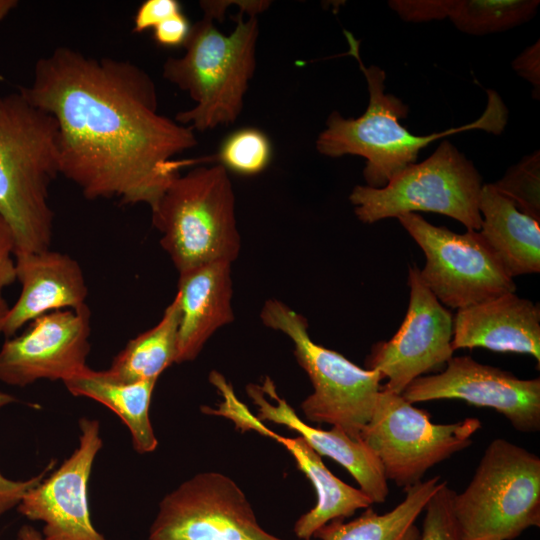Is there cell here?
Here are the masks:
<instances>
[{
	"mask_svg": "<svg viewBox=\"0 0 540 540\" xmlns=\"http://www.w3.org/2000/svg\"><path fill=\"white\" fill-rule=\"evenodd\" d=\"M19 90L56 120L60 175L87 199L152 209L184 168L215 160L176 158L197 145L195 131L159 112L153 79L130 61L60 46Z\"/></svg>",
	"mask_w": 540,
	"mask_h": 540,
	"instance_id": "1",
	"label": "cell"
},
{
	"mask_svg": "<svg viewBox=\"0 0 540 540\" xmlns=\"http://www.w3.org/2000/svg\"><path fill=\"white\" fill-rule=\"evenodd\" d=\"M59 158L54 117L20 90L0 95V215L13 231L15 254L49 249V188L60 175Z\"/></svg>",
	"mask_w": 540,
	"mask_h": 540,
	"instance_id": "2",
	"label": "cell"
},
{
	"mask_svg": "<svg viewBox=\"0 0 540 540\" xmlns=\"http://www.w3.org/2000/svg\"><path fill=\"white\" fill-rule=\"evenodd\" d=\"M240 9L230 34L217 29L208 15L191 26L181 57H169L162 76L186 92L195 105L177 113L175 120L194 131L234 123L256 68L259 25L256 16L244 19Z\"/></svg>",
	"mask_w": 540,
	"mask_h": 540,
	"instance_id": "3",
	"label": "cell"
},
{
	"mask_svg": "<svg viewBox=\"0 0 540 540\" xmlns=\"http://www.w3.org/2000/svg\"><path fill=\"white\" fill-rule=\"evenodd\" d=\"M344 34L349 54L356 59L366 79L369 103L358 118H344L338 111H333L316 140V149L327 157H363L366 160L363 169L366 186L384 187L416 161L422 148L439 138L469 129L498 133L505 125L499 108L492 110L489 107L478 120L468 125L425 136L412 134L400 123L408 116V106L385 91V71L376 65L366 67L360 57L359 41L346 30Z\"/></svg>",
	"mask_w": 540,
	"mask_h": 540,
	"instance_id": "4",
	"label": "cell"
},
{
	"mask_svg": "<svg viewBox=\"0 0 540 540\" xmlns=\"http://www.w3.org/2000/svg\"><path fill=\"white\" fill-rule=\"evenodd\" d=\"M151 212L160 244L179 273L237 259L241 239L235 195L228 171L220 163L200 165L177 176Z\"/></svg>",
	"mask_w": 540,
	"mask_h": 540,
	"instance_id": "5",
	"label": "cell"
},
{
	"mask_svg": "<svg viewBox=\"0 0 540 540\" xmlns=\"http://www.w3.org/2000/svg\"><path fill=\"white\" fill-rule=\"evenodd\" d=\"M452 511L463 540H514L540 527V458L497 438L485 449Z\"/></svg>",
	"mask_w": 540,
	"mask_h": 540,
	"instance_id": "6",
	"label": "cell"
},
{
	"mask_svg": "<svg viewBox=\"0 0 540 540\" xmlns=\"http://www.w3.org/2000/svg\"><path fill=\"white\" fill-rule=\"evenodd\" d=\"M264 326L285 334L307 373L313 392L302 403L306 420L328 423L355 439L370 421L383 380L377 370L361 368L340 353L315 343L304 316L280 300H267L260 312Z\"/></svg>",
	"mask_w": 540,
	"mask_h": 540,
	"instance_id": "7",
	"label": "cell"
},
{
	"mask_svg": "<svg viewBox=\"0 0 540 540\" xmlns=\"http://www.w3.org/2000/svg\"><path fill=\"white\" fill-rule=\"evenodd\" d=\"M482 186L473 163L443 140L426 160L407 166L384 187L355 186L349 200L357 218L367 224L424 211L449 216L467 230L479 231Z\"/></svg>",
	"mask_w": 540,
	"mask_h": 540,
	"instance_id": "8",
	"label": "cell"
},
{
	"mask_svg": "<svg viewBox=\"0 0 540 540\" xmlns=\"http://www.w3.org/2000/svg\"><path fill=\"white\" fill-rule=\"evenodd\" d=\"M481 426L474 417L433 423L427 411L401 394L381 389L359 439L378 458L387 481L406 489L421 482L430 468L471 445Z\"/></svg>",
	"mask_w": 540,
	"mask_h": 540,
	"instance_id": "9",
	"label": "cell"
},
{
	"mask_svg": "<svg viewBox=\"0 0 540 540\" xmlns=\"http://www.w3.org/2000/svg\"><path fill=\"white\" fill-rule=\"evenodd\" d=\"M397 219L423 250L426 262L420 277L441 304L459 310L515 292L513 278L478 231L455 233L418 213Z\"/></svg>",
	"mask_w": 540,
	"mask_h": 540,
	"instance_id": "10",
	"label": "cell"
},
{
	"mask_svg": "<svg viewBox=\"0 0 540 540\" xmlns=\"http://www.w3.org/2000/svg\"><path fill=\"white\" fill-rule=\"evenodd\" d=\"M148 540H285L267 532L228 476L201 472L163 497ZM312 540V539H310Z\"/></svg>",
	"mask_w": 540,
	"mask_h": 540,
	"instance_id": "11",
	"label": "cell"
},
{
	"mask_svg": "<svg viewBox=\"0 0 540 540\" xmlns=\"http://www.w3.org/2000/svg\"><path fill=\"white\" fill-rule=\"evenodd\" d=\"M410 298L405 318L392 338L375 343L367 369L387 379L382 390L402 394L416 378L436 371L452 357L453 317L426 287L420 269L410 267Z\"/></svg>",
	"mask_w": 540,
	"mask_h": 540,
	"instance_id": "12",
	"label": "cell"
},
{
	"mask_svg": "<svg viewBox=\"0 0 540 540\" xmlns=\"http://www.w3.org/2000/svg\"><path fill=\"white\" fill-rule=\"evenodd\" d=\"M401 395L412 404L440 399L463 400L496 410L519 432L540 430L539 377L520 379L470 356L452 357L445 370L416 378Z\"/></svg>",
	"mask_w": 540,
	"mask_h": 540,
	"instance_id": "13",
	"label": "cell"
},
{
	"mask_svg": "<svg viewBox=\"0 0 540 540\" xmlns=\"http://www.w3.org/2000/svg\"><path fill=\"white\" fill-rule=\"evenodd\" d=\"M79 443L60 467L52 470L23 496L17 511L43 523L44 540H109L93 525L88 505V482L103 447L100 423L82 417Z\"/></svg>",
	"mask_w": 540,
	"mask_h": 540,
	"instance_id": "14",
	"label": "cell"
},
{
	"mask_svg": "<svg viewBox=\"0 0 540 540\" xmlns=\"http://www.w3.org/2000/svg\"><path fill=\"white\" fill-rule=\"evenodd\" d=\"M0 349V382L25 387L41 379L65 382L88 366L90 311L46 313Z\"/></svg>",
	"mask_w": 540,
	"mask_h": 540,
	"instance_id": "15",
	"label": "cell"
},
{
	"mask_svg": "<svg viewBox=\"0 0 540 540\" xmlns=\"http://www.w3.org/2000/svg\"><path fill=\"white\" fill-rule=\"evenodd\" d=\"M246 393L257 406V418L283 425L298 433L321 457L326 456L343 466L355 479L373 504L386 501L389 488L382 466L374 453L360 440L332 426L323 430L305 423L279 396L273 380L266 376L261 385L250 383Z\"/></svg>",
	"mask_w": 540,
	"mask_h": 540,
	"instance_id": "16",
	"label": "cell"
},
{
	"mask_svg": "<svg viewBox=\"0 0 540 540\" xmlns=\"http://www.w3.org/2000/svg\"><path fill=\"white\" fill-rule=\"evenodd\" d=\"M15 271L22 289L2 325L1 334L7 338L46 313L87 306L82 269L68 254L50 249L16 253Z\"/></svg>",
	"mask_w": 540,
	"mask_h": 540,
	"instance_id": "17",
	"label": "cell"
},
{
	"mask_svg": "<svg viewBox=\"0 0 540 540\" xmlns=\"http://www.w3.org/2000/svg\"><path fill=\"white\" fill-rule=\"evenodd\" d=\"M453 350L481 347L531 355L540 365V308L514 293L457 310Z\"/></svg>",
	"mask_w": 540,
	"mask_h": 540,
	"instance_id": "18",
	"label": "cell"
},
{
	"mask_svg": "<svg viewBox=\"0 0 540 540\" xmlns=\"http://www.w3.org/2000/svg\"><path fill=\"white\" fill-rule=\"evenodd\" d=\"M231 263H208L179 273L176 363L194 360L208 339L234 320Z\"/></svg>",
	"mask_w": 540,
	"mask_h": 540,
	"instance_id": "19",
	"label": "cell"
},
{
	"mask_svg": "<svg viewBox=\"0 0 540 540\" xmlns=\"http://www.w3.org/2000/svg\"><path fill=\"white\" fill-rule=\"evenodd\" d=\"M240 430L256 431L281 443L295 460L297 468L313 485L317 501L313 508L302 514L294 524L293 532L299 540H310L323 525L335 519H347L359 509L373 504L359 488H354L336 477L323 463L322 457L301 437L281 436L260 421L251 412L240 423Z\"/></svg>",
	"mask_w": 540,
	"mask_h": 540,
	"instance_id": "20",
	"label": "cell"
},
{
	"mask_svg": "<svg viewBox=\"0 0 540 540\" xmlns=\"http://www.w3.org/2000/svg\"><path fill=\"white\" fill-rule=\"evenodd\" d=\"M478 231L511 278L540 271V222L522 213L492 183L479 198Z\"/></svg>",
	"mask_w": 540,
	"mask_h": 540,
	"instance_id": "21",
	"label": "cell"
},
{
	"mask_svg": "<svg viewBox=\"0 0 540 540\" xmlns=\"http://www.w3.org/2000/svg\"><path fill=\"white\" fill-rule=\"evenodd\" d=\"M156 382H120L108 377L104 371L87 367L63 383L72 395L90 398L112 410L128 428L133 449L146 454L158 446L149 414Z\"/></svg>",
	"mask_w": 540,
	"mask_h": 540,
	"instance_id": "22",
	"label": "cell"
},
{
	"mask_svg": "<svg viewBox=\"0 0 540 540\" xmlns=\"http://www.w3.org/2000/svg\"><path fill=\"white\" fill-rule=\"evenodd\" d=\"M445 480L434 476L406 489L404 499L390 511L378 514L371 507L357 518L335 519L313 535L318 540H419L416 520Z\"/></svg>",
	"mask_w": 540,
	"mask_h": 540,
	"instance_id": "23",
	"label": "cell"
},
{
	"mask_svg": "<svg viewBox=\"0 0 540 540\" xmlns=\"http://www.w3.org/2000/svg\"><path fill=\"white\" fill-rule=\"evenodd\" d=\"M178 327L179 303L174 296L159 322L131 339L104 370L105 374L125 383L158 380L166 368L176 363Z\"/></svg>",
	"mask_w": 540,
	"mask_h": 540,
	"instance_id": "24",
	"label": "cell"
},
{
	"mask_svg": "<svg viewBox=\"0 0 540 540\" xmlns=\"http://www.w3.org/2000/svg\"><path fill=\"white\" fill-rule=\"evenodd\" d=\"M539 0H450L447 18L470 35L511 29L532 19Z\"/></svg>",
	"mask_w": 540,
	"mask_h": 540,
	"instance_id": "25",
	"label": "cell"
},
{
	"mask_svg": "<svg viewBox=\"0 0 540 540\" xmlns=\"http://www.w3.org/2000/svg\"><path fill=\"white\" fill-rule=\"evenodd\" d=\"M227 170L240 175H256L269 165L272 145L268 136L257 128H241L229 134L215 155Z\"/></svg>",
	"mask_w": 540,
	"mask_h": 540,
	"instance_id": "26",
	"label": "cell"
},
{
	"mask_svg": "<svg viewBox=\"0 0 540 540\" xmlns=\"http://www.w3.org/2000/svg\"><path fill=\"white\" fill-rule=\"evenodd\" d=\"M493 186L522 213L540 222V154L535 151L511 166Z\"/></svg>",
	"mask_w": 540,
	"mask_h": 540,
	"instance_id": "27",
	"label": "cell"
},
{
	"mask_svg": "<svg viewBox=\"0 0 540 540\" xmlns=\"http://www.w3.org/2000/svg\"><path fill=\"white\" fill-rule=\"evenodd\" d=\"M453 490L447 481L429 499L423 512L424 519L419 540H463L452 511Z\"/></svg>",
	"mask_w": 540,
	"mask_h": 540,
	"instance_id": "28",
	"label": "cell"
},
{
	"mask_svg": "<svg viewBox=\"0 0 540 540\" xmlns=\"http://www.w3.org/2000/svg\"><path fill=\"white\" fill-rule=\"evenodd\" d=\"M11 401L10 396L0 394V407ZM54 467L55 460H52L39 474L25 480H13L0 473V516L17 508L27 491L36 486Z\"/></svg>",
	"mask_w": 540,
	"mask_h": 540,
	"instance_id": "29",
	"label": "cell"
},
{
	"mask_svg": "<svg viewBox=\"0 0 540 540\" xmlns=\"http://www.w3.org/2000/svg\"><path fill=\"white\" fill-rule=\"evenodd\" d=\"M450 0H392L389 7L407 22H428L447 18Z\"/></svg>",
	"mask_w": 540,
	"mask_h": 540,
	"instance_id": "30",
	"label": "cell"
},
{
	"mask_svg": "<svg viewBox=\"0 0 540 540\" xmlns=\"http://www.w3.org/2000/svg\"><path fill=\"white\" fill-rule=\"evenodd\" d=\"M182 12L177 0H146L134 16L133 31L136 33L153 29L162 21Z\"/></svg>",
	"mask_w": 540,
	"mask_h": 540,
	"instance_id": "31",
	"label": "cell"
},
{
	"mask_svg": "<svg viewBox=\"0 0 540 540\" xmlns=\"http://www.w3.org/2000/svg\"><path fill=\"white\" fill-rule=\"evenodd\" d=\"M191 26L187 17L180 12L155 26L153 38L158 45L164 47L181 46L186 42Z\"/></svg>",
	"mask_w": 540,
	"mask_h": 540,
	"instance_id": "32",
	"label": "cell"
},
{
	"mask_svg": "<svg viewBox=\"0 0 540 540\" xmlns=\"http://www.w3.org/2000/svg\"><path fill=\"white\" fill-rule=\"evenodd\" d=\"M15 281V238L11 227L0 215V293Z\"/></svg>",
	"mask_w": 540,
	"mask_h": 540,
	"instance_id": "33",
	"label": "cell"
},
{
	"mask_svg": "<svg viewBox=\"0 0 540 540\" xmlns=\"http://www.w3.org/2000/svg\"><path fill=\"white\" fill-rule=\"evenodd\" d=\"M512 68L533 87V97L540 95V45L539 40L527 47L513 61Z\"/></svg>",
	"mask_w": 540,
	"mask_h": 540,
	"instance_id": "34",
	"label": "cell"
},
{
	"mask_svg": "<svg viewBox=\"0 0 540 540\" xmlns=\"http://www.w3.org/2000/svg\"><path fill=\"white\" fill-rule=\"evenodd\" d=\"M16 540H44L40 531L31 525H22L17 533Z\"/></svg>",
	"mask_w": 540,
	"mask_h": 540,
	"instance_id": "35",
	"label": "cell"
},
{
	"mask_svg": "<svg viewBox=\"0 0 540 540\" xmlns=\"http://www.w3.org/2000/svg\"><path fill=\"white\" fill-rule=\"evenodd\" d=\"M17 4L16 0H0V23Z\"/></svg>",
	"mask_w": 540,
	"mask_h": 540,
	"instance_id": "36",
	"label": "cell"
},
{
	"mask_svg": "<svg viewBox=\"0 0 540 540\" xmlns=\"http://www.w3.org/2000/svg\"><path fill=\"white\" fill-rule=\"evenodd\" d=\"M9 309L10 307L7 301L3 298L2 293H0V334L2 331L3 322L8 314Z\"/></svg>",
	"mask_w": 540,
	"mask_h": 540,
	"instance_id": "37",
	"label": "cell"
}]
</instances>
